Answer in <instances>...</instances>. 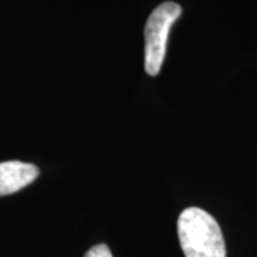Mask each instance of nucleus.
Returning a JSON list of instances; mask_svg holds the SVG:
<instances>
[{
  "mask_svg": "<svg viewBox=\"0 0 257 257\" xmlns=\"http://www.w3.org/2000/svg\"><path fill=\"white\" fill-rule=\"evenodd\" d=\"M177 234L186 257H226V243L216 219L199 207L180 213Z\"/></svg>",
  "mask_w": 257,
  "mask_h": 257,
  "instance_id": "f257e3e1",
  "label": "nucleus"
},
{
  "mask_svg": "<svg viewBox=\"0 0 257 257\" xmlns=\"http://www.w3.org/2000/svg\"><path fill=\"white\" fill-rule=\"evenodd\" d=\"M182 15V8L175 2H166L157 6L147 19L145 29L146 50H145V69L147 74L156 76L162 69L166 56V45L170 29Z\"/></svg>",
  "mask_w": 257,
  "mask_h": 257,
  "instance_id": "f03ea898",
  "label": "nucleus"
},
{
  "mask_svg": "<svg viewBox=\"0 0 257 257\" xmlns=\"http://www.w3.org/2000/svg\"><path fill=\"white\" fill-rule=\"evenodd\" d=\"M39 176V169L32 163L18 160L0 163V196L16 193L33 183Z\"/></svg>",
  "mask_w": 257,
  "mask_h": 257,
  "instance_id": "7ed1b4c3",
  "label": "nucleus"
},
{
  "mask_svg": "<svg viewBox=\"0 0 257 257\" xmlns=\"http://www.w3.org/2000/svg\"><path fill=\"white\" fill-rule=\"evenodd\" d=\"M84 257H113L111 256V251L110 248L107 247L106 244H96V246H93L86 254Z\"/></svg>",
  "mask_w": 257,
  "mask_h": 257,
  "instance_id": "20e7f679",
  "label": "nucleus"
}]
</instances>
